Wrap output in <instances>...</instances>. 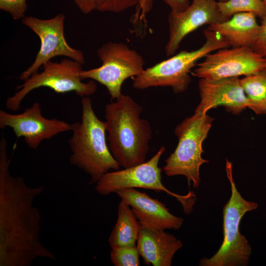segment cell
<instances>
[{"instance_id":"obj_1","label":"cell","mask_w":266,"mask_h":266,"mask_svg":"<svg viewBox=\"0 0 266 266\" xmlns=\"http://www.w3.org/2000/svg\"><path fill=\"white\" fill-rule=\"evenodd\" d=\"M7 141L0 140V266H30L38 258L56 260L41 242V216L35 199L44 190L31 187L10 170Z\"/></svg>"},{"instance_id":"obj_2","label":"cell","mask_w":266,"mask_h":266,"mask_svg":"<svg viewBox=\"0 0 266 266\" xmlns=\"http://www.w3.org/2000/svg\"><path fill=\"white\" fill-rule=\"evenodd\" d=\"M142 111V106L128 95L122 94L105 106L108 146L123 168L146 161L152 131L149 121L141 118Z\"/></svg>"},{"instance_id":"obj_3","label":"cell","mask_w":266,"mask_h":266,"mask_svg":"<svg viewBox=\"0 0 266 266\" xmlns=\"http://www.w3.org/2000/svg\"><path fill=\"white\" fill-rule=\"evenodd\" d=\"M81 104V121L71 124L69 161L90 175L89 184L92 185L110 170H119L121 166L109 149L105 122L97 117L88 97H83Z\"/></svg>"},{"instance_id":"obj_4","label":"cell","mask_w":266,"mask_h":266,"mask_svg":"<svg viewBox=\"0 0 266 266\" xmlns=\"http://www.w3.org/2000/svg\"><path fill=\"white\" fill-rule=\"evenodd\" d=\"M204 35L205 41L200 48L191 51H182L144 69L141 74L133 78V87L144 90L169 87L175 94L185 92L191 82L190 73L197 62L207 54L229 46L227 40L216 32L206 29Z\"/></svg>"},{"instance_id":"obj_5","label":"cell","mask_w":266,"mask_h":266,"mask_svg":"<svg viewBox=\"0 0 266 266\" xmlns=\"http://www.w3.org/2000/svg\"><path fill=\"white\" fill-rule=\"evenodd\" d=\"M226 171L230 182L231 196L224 206L223 240L217 252L211 257H203L200 266H246L251 254V246L239 231L242 218L256 209V202L245 200L238 191L233 176L232 164L226 160Z\"/></svg>"},{"instance_id":"obj_6","label":"cell","mask_w":266,"mask_h":266,"mask_svg":"<svg viewBox=\"0 0 266 266\" xmlns=\"http://www.w3.org/2000/svg\"><path fill=\"white\" fill-rule=\"evenodd\" d=\"M213 119L206 114L195 111L175 128L178 143L174 152L165 160L163 167L167 176H185L194 188L200 182V168L209 162L202 158V142L211 128Z\"/></svg>"},{"instance_id":"obj_7","label":"cell","mask_w":266,"mask_h":266,"mask_svg":"<svg viewBox=\"0 0 266 266\" xmlns=\"http://www.w3.org/2000/svg\"><path fill=\"white\" fill-rule=\"evenodd\" d=\"M82 65L68 58L60 62L49 61L42 66V71L33 74L17 86L18 91L6 100V107L12 111H18L23 99L32 91L40 87L49 88L58 94L74 92L82 98L93 95L97 86L94 80L83 81L80 76L83 70Z\"/></svg>"},{"instance_id":"obj_8","label":"cell","mask_w":266,"mask_h":266,"mask_svg":"<svg viewBox=\"0 0 266 266\" xmlns=\"http://www.w3.org/2000/svg\"><path fill=\"white\" fill-rule=\"evenodd\" d=\"M165 150V146H161L148 161L123 169L106 173L96 183V191L102 196L126 188H142L158 193L163 191L175 198L181 203L185 213H190L196 200L195 193L189 191L185 195H180L168 190L162 182V169L159 166V163Z\"/></svg>"},{"instance_id":"obj_9","label":"cell","mask_w":266,"mask_h":266,"mask_svg":"<svg viewBox=\"0 0 266 266\" xmlns=\"http://www.w3.org/2000/svg\"><path fill=\"white\" fill-rule=\"evenodd\" d=\"M97 54L101 65L83 70L81 77L83 80L91 79L104 86L113 100L123 94L122 87L126 79L139 75L144 70L142 56L124 43L107 42L97 50Z\"/></svg>"},{"instance_id":"obj_10","label":"cell","mask_w":266,"mask_h":266,"mask_svg":"<svg viewBox=\"0 0 266 266\" xmlns=\"http://www.w3.org/2000/svg\"><path fill=\"white\" fill-rule=\"evenodd\" d=\"M65 16L59 13L47 19L32 16H25L22 23L34 33L40 41V48L32 64L19 76L25 81L38 72L44 64L57 56H64L83 65L85 62L82 51L71 47L64 34Z\"/></svg>"},{"instance_id":"obj_11","label":"cell","mask_w":266,"mask_h":266,"mask_svg":"<svg viewBox=\"0 0 266 266\" xmlns=\"http://www.w3.org/2000/svg\"><path fill=\"white\" fill-rule=\"evenodd\" d=\"M265 60L250 47L224 48L207 54L191 74L206 79L246 76L264 70Z\"/></svg>"},{"instance_id":"obj_12","label":"cell","mask_w":266,"mask_h":266,"mask_svg":"<svg viewBox=\"0 0 266 266\" xmlns=\"http://www.w3.org/2000/svg\"><path fill=\"white\" fill-rule=\"evenodd\" d=\"M5 127L11 128L17 138L23 137L28 146L35 150L43 140L70 131L71 126L64 121L44 117L39 103L36 101L21 113L0 110V128Z\"/></svg>"},{"instance_id":"obj_13","label":"cell","mask_w":266,"mask_h":266,"mask_svg":"<svg viewBox=\"0 0 266 266\" xmlns=\"http://www.w3.org/2000/svg\"><path fill=\"white\" fill-rule=\"evenodd\" d=\"M226 20L215 0H192L185 10L170 11L168 16V39L165 47L166 56L175 54L183 39L199 27Z\"/></svg>"},{"instance_id":"obj_14","label":"cell","mask_w":266,"mask_h":266,"mask_svg":"<svg viewBox=\"0 0 266 266\" xmlns=\"http://www.w3.org/2000/svg\"><path fill=\"white\" fill-rule=\"evenodd\" d=\"M131 208L141 227L151 230H178L183 218L171 213L166 205L144 192L126 188L116 193Z\"/></svg>"},{"instance_id":"obj_15","label":"cell","mask_w":266,"mask_h":266,"mask_svg":"<svg viewBox=\"0 0 266 266\" xmlns=\"http://www.w3.org/2000/svg\"><path fill=\"white\" fill-rule=\"evenodd\" d=\"M200 101L195 111L206 114L212 108L224 106L229 111L238 114L250 102L238 77L218 79H200L199 82Z\"/></svg>"},{"instance_id":"obj_16","label":"cell","mask_w":266,"mask_h":266,"mask_svg":"<svg viewBox=\"0 0 266 266\" xmlns=\"http://www.w3.org/2000/svg\"><path fill=\"white\" fill-rule=\"evenodd\" d=\"M183 243L165 230L142 227L136 242L140 256L146 265L170 266L176 252Z\"/></svg>"},{"instance_id":"obj_17","label":"cell","mask_w":266,"mask_h":266,"mask_svg":"<svg viewBox=\"0 0 266 266\" xmlns=\"http://www.w3.org/2000/svg\"><path fill=\"white\" fill-rule=\"evenodd\" d=\"M207 29L219 34L232 47L252 48L258 36L260 25L254 14L242 12L222 23L209 25Z\"/></svg>"},{"instance_id":"obj_18","label":"cell","mask_w":266,"mask_h":266,"mask_svg":"<svg viewBox=\"0 0 266 266\" xmlns=\"http://www.w3.org/2000/svg\"><path fill=\"white\" fill-rule=\"evenodd\" d=\"M141 228L131 207L121 200L118 206L117 221L108 238L111 249L136 246Z\"/></svg>"},{"instance_id":"obj_19","label":"cell","mask_w":266,"mask_h":266,"mask_svg":"<svg viewBox=\"0 0 266 266\" xmlns=\"http://www.w3.org/2000/svg\"><path fill=\"white\" fill-rule=\"evenodd\" d=\"M240 83L249 101V108L257 114L266 113V70L245 76Z\"/></svg>"},{"instance_id":"obj_20","label":"cell","mask_w":266,"mask_h":266,"mask_svg":"<svg viewBox=\"0 0 266 266\" xmlns=\"http://www.w3.org/2000/svg\"><path fill=\"white\" fill-rule=\"evenodd\" d=\"M219 10L227 20L234 14L249 12L262 20L266 18V5L262 0H228L217 1Z\"/></svg>"},{"instance_id":"obj_21","label":"cell","mask_w":266,"mask_h":266,"mask_svg":"<svg viewBox=\"0 0 266 266\" xmlns=\"http://www.w3.org/2000/svg\"><path fill=\"white\" fill-rule=\"evenodd\" d=\"M139 256L136 246L113 248L110 253L111 262L115 266H138Z\"/></svg>"},{"instance_id":"obj_22","label":"cell","mask_w":266,"mask_h":266,"mask_svg":"<svg viewBox=\"0 0 266 266\" xmlns=\"http://www.w3.org/2000/svg\"><path fill=\"white\" fill-rule=\"evenodd\" d=\"M139 0H95L96 10L119 13L138 4Z\"/></svg>"},{"instance_id":"obj_23","label":"cell","mask_w":266,"mask_h":266,"mask_svg":"<svg viewBox=\"0 0 266 266\" xmlns=\"http://www.w3.org/2000/svg\"><path fill=\"white\" fill-rule=\"evenodd\" d=\"M27 7V0H0V10L8 13L15 20L26 16Z\"/></svg>"},{"instance_id":"obj_24","label":"cell","mask_w":266,"mask_h":266,"mask_svg":"<svg viewBox=\"0 0 266 266\" xmlns=\"http://www.w3.org/2000/svg\"><path fill=\"white\" fill-rule=\"evenodd\" d=\"M262 20L258 36L252 48L266 58V18Z\"/></svg>"},{"instance_id":"obj_25","label":"cell","mask_w":266,"mask_h":266,"mask_svg":"<svg viewBox=\"0 0 266 266\" xmlns=\"http://www.w3.org/2000/svg\"><path fill=\"white\" fill-rule=\"evenodd\" d=\"M154 0H139L136 6L137 10L135 13V19L139 18L140 20H145L146 14L152 9Z\"/></svg>"},{"instance_id":"obj_26","label":"cell","mask_w":266,"mask_h":266,"mask_svg":"<svg viewBox=\"0 0 266 266\" xmlns=\"http://www.w3.org/2000/svg\"><path fill=\"white\" fill-rule=\"evenodd\" d=\"M168 5L171 11L180 12L187 9L190 4V0H163Z\"/></svg>"},{"instance_id":"obj_27","label":"cell","mask_w":266,"mask_h":266,"mask_svg":"<svg viewBox=\"0 0 266 266\" xmlns=\"http://www.w3.org/2000/svg\"><path fill=\"white\" fill-rule=\"evenodd\" d=\"M79 10L88 14L96 10L95 0H72Z\"/></svg>"},{"instance_id":"obj_28","label":"cell","mask_w":266,"mask_h":266,"mask_svg":"<svg viewBox=\"0 0 266 266\" xmlns=\"http://www.w3.org/2000/svg\"><path fill=\"white\" fill-rule=\"evenodd\" d=\"M228 0H218V1H221V2H225V1H226Z\"/></svg>"},{"instance_id":"obj_29","label":"cell","mask_w":266,"mask_h":266,"mask_svg":"<svg viewBox=\"0 0 266 266\" xmlns=\"http://www.w3.org/2000/svg\"><path fill=\"white\" fill-rule=\"evenodd\" d=\"M262 1L264 2L265 5H266V0H262Z\"/></svg>"},{"instance_id":"obj_30","label":"cell","mask_w":266,"mask_h":266,"mask_svg":"<svg viewBox=\"0 0 266 266\" xmlns=\"http://www.w3.org/2000/svg\"><path fill=\"white\" fill-rule=\"evenodd\" d=\"M265 69L266 70V58L265 60Z\"/></svg>"}]
</instances>
